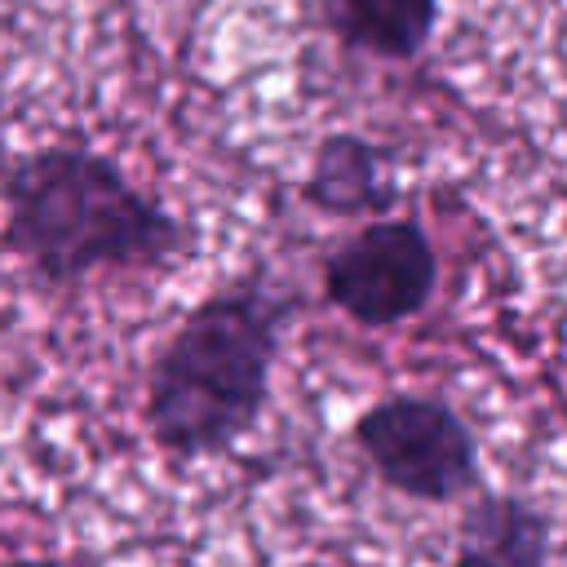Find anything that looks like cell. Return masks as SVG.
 <instances>
[{
  "label": "cell",
  "mask_w": 567,
  "mask_h": 567,
  "mask_svg": "<svg viewBox=\"0 0 567 567\" xmlns=\"http://www.w3.org/2000/svg\"><path fill=\"white\" fill-rule=\"evenodd\" d=\"M4 248L44 284H80L97 270H164L182 261L195 230L128 173L89 146H40L9 164Z\"/></svg>",
  "instance_id": "cell-1"
},
{
  "label": "cell",
  "mask_w": 567,
  "mask_h": 567,
  "mask_svg": "<svg viewBox=\"0 0 567 567\" xmlns=\"http://www.w3.org/2000/svg\"><path fill=\"white\" fill-rule=\"evenodd\" d=\"M297 292L270 275H244L208 292L159 346L146 381V425L177 461L230 452L270 399V372Z\"/></svg>",
  "instance_id": "cell-2"
},
{
  "label": "cell",
  "mask_w": 567,
  "mask_h": 567,
  "mask_svg": "<svg viewBox=\"0 0 567 567\" xmlns=\"http://www.w3.org/2000/svg\"><path fill=\"white\" fill-rule=\"evenodd\" d=\"M354 443L385 487L443 505L483 483L478 443L461 412L430 394H385L354 421Z\"/></svg>",
  "instance_id": "cell-3"
},
{
  "label": "cell",
  "mask_w": 567,
  "mask_h": 567,
  "mask_svg": "<svg viewBox=\"0 0 567 567\" xmlns=\"http://www.w3.org/2000/svg\"><path fill=\"white\" fill-rule=\"evenodd\" d=\"M439 252L416 217L359 226L323 257V297L363 328H394L430 306Z\"/></svg>",
  "instance_id": "cell-4"
},
{
  "label": "cell",
  "mask_w": 567,
  "mask_h": 567,
  "mask_svg": "<svg viewBox=\"0 0 567 567\" xmlns=\"http://www.w3.org/2000/svg\"><path fill=\"white\" fill-rule=\"evenodd\" d=\"M301 199L323 217H372L399 204V186L390 177V151L363 133H328L319 137Z\"/></svg>",
  "instance_id": "cell-5"
},
{
  "label": "cell",
  "mask_w": 567,
  "mask_h": 567,
  "mask_svg": "<svg viewBox=\"0 0 567 567\" xmlns=\"http://www.w3.org/2000/svg\"><path fill=\"white\" fill-rule=\"evenodd\" d=\"M545 563H549V518L532 501L514 492H483L465 505L452 567H545Z\"/></svg>",
  "instance_id": "cell-6"
},
{
  "label": "cell",
  "mask_w": 567,
  "mask_h": 567,
  "mask_svg": "<svg viewBox=\"0 0 567 567\" xmlns=\"http://www.w3.org/2000/svg\"><path fill=\"white\" fill-rule=\"evenodd\" d=\"M323 27L372 58L408 62L416 58L434 27H439V0H315Z\"/></svg>",
  "instance_id": "cell-7"
},
{
  "label": "cell",
  "mask_w": 567,
  "mask_h": 567,
  "mask_svg": "<svg viewBox=\"0 0 567 567\" xmlns=\"http://www.w3.org/2000/svg\"><path fill=\"white\" fill-rule=\"evenodd\" d=\"M9 567H62L58 558H13Z\"/></svg>",
  "instance_id": "cell-8"
}]
</instances>
